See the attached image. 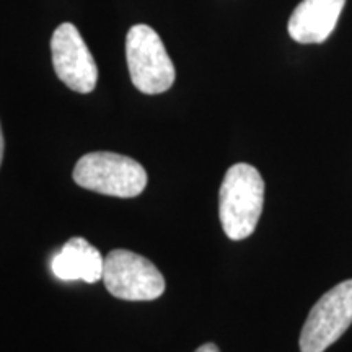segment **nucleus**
I'll return each instance as SVG.
<instances>
[{"mask_svg": "<svg viewBox=\"0 0 352 352\" xmlns=\"http://www.w3.org/2000/svg\"><path fill=\"white\" fill-rule=\"evenodd\" d=\"M51 54L56 76L70 90L77 94H90L95 90L98 67L76 25L57 26L51 38Z\"/></svg>", "mask_w": 352, "mask_h": 352, "instance_id": "423d86ee", "label": "nucleus"}, {"mask_svg": "<svg viewBox=\"0 0 352 352\" xmlns=\"http://www.w3.org/2000/svg\"><path fill=\"white\" fill-rule=\"evenodd\" d=\"M103 283L113 297L129 302L155 300L165 292V277L147 258L113 250L104 258Z\"/></svg>", "mask_w": 352, "mask_h": 352, "instance_id": "20e7f679", "label": "nucleus"}, {"mask_svg": "<svg viewBox=\"0 0 352 352\" xmlns=\"http://www.w3.org/2000/svg\"><path fill=\"white\" fill-rule=\"evenodd\" d=\"M74 182L88 191L114 197H135L147 186V173L139 162L113 152L83 155L74 168Z\"/></svg>", "mask_w": 352, "mask_h": 352, "instance_id": "f03ea898", "label": "nucleus"}, {"mask_svg": "<svg viewBox=\"0 0 352 352\" xmlns=\"http://www.w3.org/2000/svg\"><path fill=\"white\" fill-rule=\"evenodd\" d=\"M196 352H220L219 347L212 344V342H208V344H202L201 347H197Z\"/></svg>", "mask_w": 352, "mask_h": 352, "instance_id": "1a4fd4ad", "label": "nucleus"}, {"mask_svg": "<svg viewBox=\"0 0 352 352\" xmlns=\"http://www.w3.org/2000/svg\"><path fill=\"white\" fill-rule=\"evenodd\" d=\"M264 204V179L254 166L236 164L227 170L219 191V217L230 240H245L256 230Z\"/></svg>", "mask_w": 352, "mask_h": 352, "instance_id": "f257e3e1", "label": "nucleus"}, {"mask_svg": "<svg viewBox=\"0 0 352 352\" xmlns=\"http://www.w3.org/2000/svg\"><path fill=\"white\" fill-rule=\"evenodd\" d=\"M352 324V279L328 290L308 314L302 328L300 351L324 352Z\"/></svg>", "mask_w": 352, "mask_h": 352, "instance_id": "39448f33", "label": "nucleus"}, {"mask_svg": "<svg viewBox=\"0 0 352 352\" xmlns=\"http://www.w3.org/2000/svg\"><path fill=\"white\" fill-rule=\"evenodd\" d=\"M346 0H302L289 20V34L300 44L324 43L340 20Z\"/></svg>", "mask_w": 352, "mask_h": 352, "instance_id": "0eeeda50", "label": "nucleus"}, {"mask_svg": "<svg viewBox=\"0 0 352 352\" xmlns=\"http://www.w3.org/2000/svg\"><path fill=\"white\" fill-rule=\"evenodd\" d=\"M3 147H6V144H3V132H2V126H0V165H2V158H3Z\"/></svg>", "mask_w": 352, "mask_h": 352, "instance_id": "9d476101", "label": "nucleus"}, {"mask_svg": "<svg viewBox=\"0 0 352 352\" xmlns=\"http://www.w3.org/2000/svg\"><path fill=\"white\" fill-rule=\"evenodd\" d=\"M104 259L94 245L85 239L74 236L51 261V270L60 280H83L95 284L103 279Z\"/></svg>", "mask_w": 352, "mask_h": 352, "instance_id": "6e6552de", "label": "nucleus"}, {"mask_svg": "<svg viewBox=\"0 0 352 352\" xmlns=\"http://www.w3.org/2000/svg\"><path fill=\"white\" fill-rule=\"evenodd\" d=\"M126 59L131 80L145 95H158L175 83V65L152 26L134 25L126 36Z\"/></svg>", "mask_w": 352, "mask_h": 352, "instance_id": "7ed1b4c3", "label": "nucleus"}]
</instances>
